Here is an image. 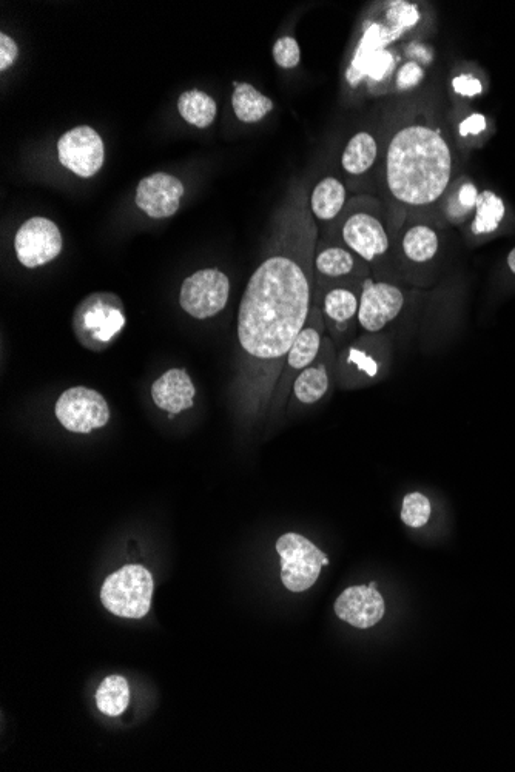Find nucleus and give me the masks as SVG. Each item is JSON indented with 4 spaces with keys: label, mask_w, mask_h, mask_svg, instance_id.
I'll use <instances>...</instances> for the list:
<instances>
[{
    "label": "nucleus",
    "mask_w": 515,
    "mask_h": 772,
    "mask_svg": "<svg viewBox=\"0 0 515 772\" xmlns=\"http://www.w3.org/2000/svg\"><path fill=\"white\" fill-rule=\"evenodd\" d=\"M64 238L56 222L45 216H33L22 222L14 235V253L25 269H39L58 258Z\"/></svg>",
    "instance_id": "obj_11"
},
{
    "label": "nucleus",
    "mask_w": 515,
    "mask_h": 772,
    "mask_svg": "<svg viewBox=\"0 0 515 772\" xmlns=\"http://www.w3.org/2000/svg\"><path fill=\"white\" fill-rule=\"evenodd\" d=\"M150 395L153 404L173 418L195 406L196 387L186 369L175 367L156 378Z\"/></svg>",
    "instance_id": "obj_18"
},
{
    "label": "nucleus",
    "mask_w": 515,
    "mask_h": 772,
    "mask_svg": "<svg viewBox=\"0 0 515 772\" xmlns=\"http://www.w3.org/2000/svg\"><path fill=\"white\" fill-rule=\"evenodd\" d=\"M335 614L358 629H369L384 617V600L377 585L352 586L335 601Z\"/></svg>",
    "instance_id": "obj_17"
},
{
    "label": "nucleus",
    "mask_w": 515,
    "mask_h": 772,
    "mask_svg": "<svg viewBox=\"0 0 515 772\" xmlns=\"http://www.w3.org/2000/svg\"><path fill=\"white\" fill-rule=\"evenodd\" d=\"M58 159L62 167L79 178H93L104 167V139L90 125L70 128L59 138Z\"/></svg>",
    "instance_id": "obj_13"
},
{
    "label": "nucleus",
    "mask_w": 515,
    "mask_h": 772,
    "mask_svg": "<svg viewBox=\"0 0 515 772\" xmlns=\"http://www.w3.org/2000/svg\"><path fill=\"white\" fill-rule=\"evenodd\" d=\"M505 202L492 192L480 193L475 205V218L472 222V233L482 236L489 235L499 229L500 222L505 218Z\"/></svg>",
    "instance_id": "obj_26"
},
{
    "label": "nucleus",
    "mask_w": 515,
    "mask_h": 772,
    "mask_svg": "<svg viewBox=\"0 0 515 772\" xmlns=\"http://www.w3.org/2000/svg\"><path fill=\"white\" fill-rule=\"evenodd\" d=\"M431 514V501L425 495L420 494V492H412V494H408L403 498L401 521L406 526L414 527V529L426 526L429 523Z\"/></svg>",
    "instance_id": "obj_28"
},
{
    "label": "nucleus",
    "mask_w": 515,
    "mask_h": 772,
    "mask_svg": "<svg viewBox=\"0 0 515 772\" xmlns=\"http://www.w3.org/2000/svg\"><path fill=\"white\" fill-rule=\"evenodd\" d=\"M17 58H19V47H17L16 41L10 34L2 31L0 33V71L5 73V71L10 70Z\"/></svg>",
    "instance_id": "obj_31"
},
{
    "label": "nucleus",
    "mask_w": 515,
    "mask_h": 772,
    "mask_svg": "<svg viewBox=\"0 0 515 772\" xmlns=\"http://www.w3.org/2000/svg\"><path fill=\"white\" fill-rule=\"evenodd\" d=\"M153 588L155 583L149 569L141 564H127L104 581L102 605L116 617L141 620L149 614Z\"/></svg>",
    "instance_id": "obj_5"
},
{
    "label": "nucleus",
    "mask_w": 515,
    "mask_h": 772,
    "mask_svg": "<svg viewBox=\"0 0 515 772\" xmlns=\"http://www.w3.org/2000/svg\"><path fill=\"white\" fill-rule=\"evenodd\" d=\"M178 111L187 124L206 130L218 116V104L206 91L189 90L179 96Z\"/></svg>",
    "instance_id": "obj_24"
},
{
    "label": "nucleus",
    "mask_w": 515,
    "mask_h": 772,
    "mask_svg": "<svg viewBox=\"0 0 515 772\" xmlns=\"http://www.w3.org/2000/svg\"><path fill=\"white\" fill-rule=\"evenodd\" d=\"M338 241L360 256L369 266H377L391 252L392 227L381 201L374 196H355L347 201L338 218Z\"/></svg>",
    "instance_id": "obj_3"
},
{
    "label": "nucleus",
    "mask_w": 515,
    "mask_h": 772,
    "mask_svg": "<svg viewBox=\"0 0 515 772\" xmlns=\"http://www.w3.org/2000/svg\"><path fill=\"white\" fill-rule=\"evenodd\" d=\"M235 90L232 94V107L236 118L244 124H258L269 113H272L273 104L269 96H264L258 88L247 82H235Z\"/></svg>",
    "instance_id": "obj_22"
},
{
    "label": "nucleus",
    "mask_w": 515,
    "mask_h": 772,
    "mask_svg": "<svg viewBox=\"0 0 515 772\" xmlns=\"http://www.w3.org/2000/svg\"><path fill=\"white\" fill-rule=\"evenodd\" d=\"M454 88L457 93L465 94V96H475V94L482 93V84L478 79L466 78V76H460L455 79Z\"/></svg>",
    "instance_id": "obj_32"
},
{
    "label": "nucleus",
    "mask_w": 515,
    "mask_h": 772,
    "mask_svg": "<svg viewBox=\"0 0 515 772\" xmlns=\"http://www.w3.org/2000/svg\"><path fill=\"white\" fill-rule=\"evenodd\" d=\"M130 703V688L121 675H110L96 692V705L102 714L119 717L124 714Z\"/></svg>",
    "instance_id": "obj_25"
},
{
    "label": "nucleus",
    "mask_w": 515,
    "mask_h": 772,
    "mask_svg": "<svg viewBox=\"0 0 515 772\" xmlns=\"http://www.w3.org/2000/svg\"><path fill=\"white\" fill-rule=\"evenodd\" d=\"M324 336H326V319H324V313L321 310L320 304L314 301L306 326L303 327L300 335L297 336V340L293 341L292 347H290L289 353H287L280 381H278L277 389L273 393L272 406L281 409L284 403L289 401L293 383L297 380V376L306 367L314 363L317 360V356L320 355Z\"/></svg>",
    "instance_id": "obj_7"
},
{
    "label": "nucleus",
    "mask_w": 515,
    "mask_h": 772,
    "mask_svg": "<svg viewBox=\"0 0 515 772\" xmlns=\"http://www.w3.org/2000/svg\"><path fill=\"white\" fill-rule=\"evenodd\" d=\"M371 335L369 340L351 344L344 352L338 353L335 375L341 386L358 387L377 380L383 367L380 343Z\"/></svg>",
    "instance_id": "obj_16"
},
{
    "label": "nucleus",
    "mask_w": 515,
    "mask_h": 772,
    "mask_svg": "<svg viewBox=\"0 0 515 772\" xmlns=\"http://www.w3.org/2000/svg\"><path fill=\"white\" fill-rule=\"evenodd\" d=\"M230 298V279L216 267L201 269L182 281L179 306L192 318L204 321L226 309Z\"/></svg>",
    "instance_id": "obj_9"
},
{
    "label": "nucleus",
    "mask_w": 515,
    "mask_h": 772,
    "mask_svg": "<svg viewBox=\"0 0 515 772\" xmlns=\"http://www.w3.org/2000/svg\"><path fill=\"white\" fill-rule=\"evenodd\" d=\"M423 68L417 62H408L400 68L397 74V88L401 91L411 90L423 81Z\"/></svg>",
    "instance_id": "obj_30"
},
{
    "label": "nucleus",
    "mask_w": 515,
    "mask_h": 772,
    "mask_svg": "<svg viewBox=\"0 0 515 772\" xmlns=\"http://www.w3.org/2000/svg\"><path fill=\"white\" fill-rule=\"evenodd\" d=\"M378 158V142L369 131H358L352 136L341 155L344 172L351 176L366 175Z\"/></svg>",
    "instance_id": "obj_23"
},
{
    "label": "nucleus",
    "mask_w": 515,
    "mask_h": 772,
    "mask_svg": "<svg viewBox=\"0 0 515 772\" xmlns=\"http://www.w3.org/2000/svg\"><path fill=\"white\" fill-rule=\"evenodd\" d=\"M184 193L181 179L169 173H153L139 181L135 204L149 218L169 219L178 213Z\"/></svg>",
    "instance_id": "obj_14"
},
{
    "label": "nucleus",
    "mask_w": 515,
    "mask_h": 772,
    "mask_svg": "<svg viewBox=\"0 0 515 772\" xmlns=\"http://www.w3.org/2000/svg\"><path fill=\"white\" fill-rule=\"evenodd\" d=\"M397 244L403 261L411 266H426L438 255L440 235L429 222L414 221L401 230Z\"/></svg>",
    "instance_id": "obj_19"
},
{
    "label": "nucleus",
    "mask_w": 515,
    "mask_h": 772,
    "mask_svg": "<svg viewBox=\"0 0 515 772\" xmlns=\"http://www.w3.org/2000/svg\"><path fill=\"white\" fill-rule=\"evenodd\" d=\"M485 128L486 119L483 118L482 115H472L471 118L466 119V121L463 122L462 127H460V133H462L463 136L477 135V133L485 130Z\"/></svg>",
    "instance_id": "obj_33"
},
{
    "label": "nucleus",
    "mask_w": 515,
    "mask_h": 772,
    "mask_svg": "<svg viewBox=\"0 0 515 772\" xmlns=\"http://www.w3.org/2000/svg\"><path fill=\"white\" fill-rule=\"evenodd\" d=\"M277 552L281 558V580L292 592H306L312 588L321 569L329 564V558L318 546L295 532L278 538Z\"/></svg>",
    "instance_id": "obj_6"
},
{
    "label": "nucleus",
    "mask_w": 515,
    "mask_h": 772,
    "mask_svg": "<svg viewBox=\"0 0 515 772\" xmlns=\"http://www.w3.org/2000/svg\"><path fill=\"white\" fill-rule=\"evenodd\" d=\"M477 199L478 192L475 185L469 181L460 182L455 190H451V193L446 196L443 215L451 224H462L475 209Z\"/></svg>",
    "instance_id": "obj_27"
},
{
    "label": "nucleus",
    "mask_w": 515,
    "mask_h": 772,
    "mask_svg": "<svg viewBox=\"0 0 515 772\" xmlns=\"http://www.w3.org/2000/svg\"><path fill=\"white\" fill-rule=\"evenodd\" d=\"M273 61L284 70H292L301 62V48L297 39L292 36H283L275 42L272 48Z\"/></svg>",
    "instance_id": "obj_29"
},
{
    "label": "nucleus",
    "mask_w": 515,
    "mask_h": 772,
    "mask_svg": "<svg viewBox=\"0 0 515 772\" xmlns=\"http://www.w3.org/2000/svg\"><path fill=\"white\" fill-rule=\"evenodd\" d=\"M54 415L68 432L87 435L107 426L112 418V410L99 390L73 386L59 395L54 404Z\"/></svg>",
    "instance_id": "obj_8"
},
{
    "label": "nucleus",
    "mask_w": 515,
    "mask_h": 772,
    "mask_svg": "<svg viewBox=\"0 0 515 772\" xmlns=\"http://www.w3.org/2000/svg\"><path fill=\"white\" fill-rule=\"evenodd\" d=\"M127 326L122 299L116 293L95 292L76 306L71 327L76 340L90 352L102 353L118 341Z\"/></svg>",
    "instance_id": "obj_4"
},
{
    "label": "nucleus",
    "mask_w": 515,
    "mask_h": 772,
    "mask_svg": "<svg viewBox=\"0 0 515 772\" xmlns=\"http://www.w3.org/2000/svg\"><path fill=\"white\" fill-rule=\"evenodd\" d=\"M451 147L441 128L426 118L401 125L384 156V184L395 204L406 210L434 207L452 181Z\"/></svg>",
    "instance_id": "obj_2"
},
{
    "label": "nucleus",
    "mask_w": 515,
    "mask_h": 772,
    "mask_svg": "<svg viewBox=\"0 0 515 772\" xmlns=\"http://www.w3.org/2000/svg\"><path fill=\"white\" fill-rule=\"evenodd\" d=\"M314 270L315 296L332 287L363 286L371 276V266L340 241L317 247Z\"/></svg>",
    "instance_id": "obj_10"
},
{
    "label": "nucleus",
    "mask_w": 515,
    "mask_h": 772,
    "mask_svg": "<svg viewBox=\"0 0 515 772\" xmlns=\"http://www.w3.org/2000/svg\"><path fill=\"white\" fill-rule=\"evenodd\" d=\"M508 267H509V270H511V272L514 273L515 275V247L514 249L511 250V252H509Z\"/></svg>",
    "instance_id": "obj_34"
},
{
    "label": "nucleus",
    "mask_w": 515,
    "mask_h": 772,
    "mask_svg": "<svg viewBox=\"0 0 515 772\" xmlns=\"http://www.w3.org/2000/svg\"><path fill=\"white\" fill-rule=\"evenodd\" d=\"M347 205V192L343 182L334 176L321 179L309 196V207L315 221L334 224Z\"/></svg>",
    "instance_id": "obj_21"
},
{
    "label": "nucleus",
    "mask_w": 515,
    "mask_h": 772,
    "mask_svg": "<svg viewBox=\"0 0 515 772\" xmlns=\"http://www.w3.org/2000/svg\"><path fill=\"white\" fill-rule=\"evenodd\" d=\"M270 227L266 256L247 282L236 318L232 400L249 415L272 406L287 353L315 298L318 224L303 187L290 190Z\"/></svg>",
    "instance_id": "obj_1"
},
{
    "label": "nucleus",
    "mask_w": 515,
    "mask_h": 772,
    "mask_svg": "<svg viewBox=\"0 0 515 772\" xmlns=\"http://www.w3.org/2000/svg\"><path fill=\"white\" fill-rule=\"evenodd\" d=\"M406 295L394 282L375 281L369 278L363 282L358 307L357 324L366 335H378L403 312Z\"/></svg>",
    "instance_id": "obj_12"
},
{
    "label": "nucleus",
    "mask_w": 515,
    "mask_h": 772,
    "mask_svg": "<svg viewBox=\"0 0 515 772\" xmlns=\"http://www.w3.org/2000/svg\"><path fill=\"white\" fill-rule=\"evenodd\" d=\"M337 347L330 336H324L317 360L297 376L290 393V403L312 406L323 400L334 383Z\"/></svg>",
    "instance_id": "obj_15"
},
{
    "label": "nucleus",
    "mask_w": 515,
    "mask_h": 772,
    "mask_svg": "<svg viewBox=\"0 0 515 772\" xmlns=\"http://www.w3.org/2000/svg\"><path fill=\"white\" fill-rule=\"evenodd\" d=\"M363 286H338L320 296V306L326 319V329L337 330L343 335L357 321L360 293ZM318 298V296H315ZM317 303V301H315Z\"/></svg>",
    "instance_id": "obj_20"
}]
</instances>
